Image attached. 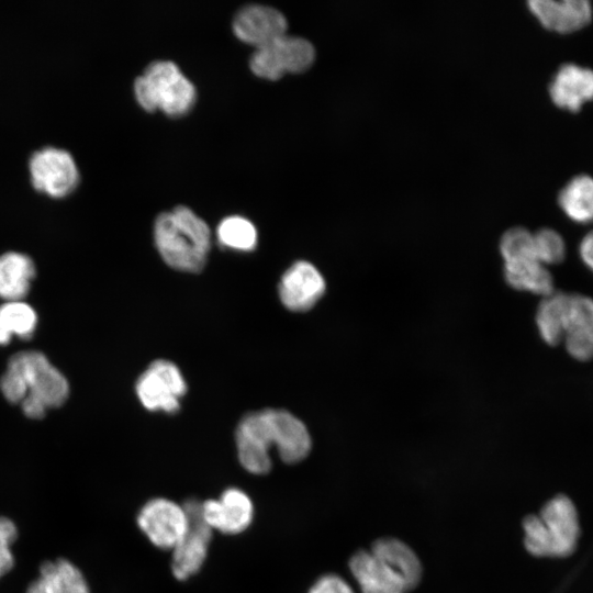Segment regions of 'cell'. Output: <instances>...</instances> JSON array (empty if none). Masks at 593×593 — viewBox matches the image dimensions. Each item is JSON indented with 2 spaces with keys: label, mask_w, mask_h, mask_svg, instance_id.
<instances>
[{
  "label": "cell",
  "mask_w": 593,
  "mask_h": 593,
  "mask_svg": "<svg viewBox=\"0 0 593 593\" xmlns=\"http://www.w3.org/2000/svg\"><path fill=\"white\" fill-rule=\"evenodd\" d=\"M579 256L586 268L593 272V230L586 233L579 244Z\"/></svg>",
  "instance_id": "cell-29"
},
{
  "label": "cell",
  "mask_w": 593,
  "mask_h": 593,
  "mask_svg": "<svg viewBox=\"0 0 593 593\" xmlns=\"http://www.w3.org/2000/svg\"><path fill=\"white\" fill-rule=\"evenodd\" d=\"M136 524L153 546L171 551L187 533L189 516L184 504L156 496L141 506Z\"/></svg>",
  "instance_id": "cell-8"
},
{
  "label": "cell",
  "mask_w": 593,
  "mask_h": 593,
  "mask_svg": "<svg viewBox=\"0 0 593 593\" xmlns=\"http://www.w3.org/2000/svg\"><path fill=\"white\" fill-rule=\"evenodd\" d=\"M26 593H91V590L76 564L58 558L41 564L40 574L30 583Z\"/></svg>",
  "instance_id": "cell-17"
},
{
  "label": "cell",
  "mask_w": 593,
  "mask_h": 593,
  "mask_svg": "<svg viewBox=\"0 0 593 593\" xmlns=\"http://www.w3.org/2000/svg\"><path fill=\"white\" fill-rule=\"evenodd\" d=\"M349 568L362 593H406L403 581L370 550L356 552Z\"/></svg>",
  "instance_id": "cell-16"
},
{
  "label": "cell",
  "mask_w": 593,
  "mask_h": 593,
  "mask_svg": "<svg viewBox=\"0 0 593 593\" xmlns=\"http://www.w3.org/2000/svg\"><path fill=\"white\" fill-rule=\"evenodd\" d=\"M184 506L189 516L187 533L171 550V573L179 581H187L203 567L213 537V530L201 515V501L187 500Z\"/></svg>",
  "instance_id": "cell-10"
},
{
  "label": "cell",
  "mask_w": 593,
  "mask_h": 593,
  "mask_svg": "<svg viewBox=\"0 0 593 593\" xmlns=\"http://www.w3.org/2000/svg\"><path fill=\"white\" fill-rule=\"evenodd\" d=\"M325 280L311 262L296 261L282 275L279 296L290 311L305 312L312 309L325 292Z\"/></svg>",
  "instance_id": "cell-12"
},
{
  "label": "cell",
  "mask_w": 593,
  "mask_h": 593,
  "mask_svg": "<svg viewBox=\"0 0 593 593\" xmlns=\"http://www.w3.org/2000/svg\"><path fill=\"white\" fill-rule=\"evenodd\" d=\"M35 277L33 260L25 254L8 251L0 255V298L22 301Z\"/></svg>",
  "instance_id": "cell-19"
},
{
  "label": "cell",
  "mask_w": 593,
  "mask_h": 593,
  "mask_svg": "<svg viewBox=\"0 0 593 593\" xmlns=\"http://www.w3.org/2000/svg\"><path fill=\"white\" fill-rule=\"evenodd\" d=\"M37 325L35 310L22 301H5L0 305V345H8L13 337L29 339Z\"/></svg>",
  "instance_id": "cell-22"
},
{
  "label": "cell",
  "mask_w": 593,
  "mask_h": 593,
  "mask_svg": "<svg viewBox=\"0 0 593 593\" xmlns=\"http://www.w3.org/2000/svg\"><path fill=\"white\" fill-rule=\"evenodd\" d=\"M235 441L240 466L256 475L271 470V447L286 463L302 461L312 448L306 426L290 412L277 409L246 414L237 425Z\"/></svg>",
  "instance_id": "cell-1"
},
{
  "label": "cell",
  "mask_w": 593,
  "mask_h": 593,
  "mask_svg": "<svg viewBox=\"0 0 593 593\" xmlns=\"http://www.w3.org/2000/svg\"><path fill=\"white\" fill-rule=\"evenodd\" d=\"M29 174L33 188L54 199L69 195L80 179L72 155L55 146H45L31 155Z\"/></svg>",
  "instance_id": "cell-6"
},
{
  "label": "cell",
  "mask_w": 593,
  "mask_h": 593,
  "mask_svg": "<svg viewBox=\"0 0 593 593\" xmlns=\"http://www.w3.org/2000/svg\"><path fill=\"white\" fill-rule=\"evenodd\" d=\"M551 101L560 109L578 112L593 100V70L577 64H563L549 85Z\"/></svg>",
  "instance_id": "cell-14"
},
{
  "label": "cell",
  "mask_w": 593,
  "mask_h": 593,
  "mask_svg": "<svg viewBox=\"0 0 593 593\" xmlns=\"http://www.w3.org/2000/svg\"><path fill=\"white\" fill-rule=\"evenodd\" d=\"M0 390L11 403H20L30 418H42L48 409L58 407L69 395L65 376L48 358L35 350L13 355L0 379Z\"/></svg>",
  "instance_id": "cell-2"
},
{
  "label": "cell",
  "mask_w": 593,
  "mask_h": 593,
  "mask_svg": "<svg viewBox=\"0 0 593 593\" xmlns=\"http://www.w3.org/2000/svg\"><path fill=\"white\" fill-rule=\"evenodd\" d=\"M500 250L504 262L527 258L537 259L534 250V235L521 226L512 227L503 234Z\"/></svg>",
  "instance_id": "cell-25"
},
{
  "label": "cell",
  "mask_w": 593,
  "mask_h": 593,
  "mask_svg": "<svg viewBox=\"0 0 593 593\" xmlns=\"http://www.w3.org/2000/svg\"><path fill=\"white\" fill-rule=\"evenodd\" d=\"M558 204L571 221L579 224L593 223V177H573L559 192Z\"/></svg>",
  "instance_id": "cell-21"
},
{
  "label": "cell",
  "mask_w": 593,
  "mask_h": 593,
  "mask_svg": "<svg viewBox=\"0 0 593 593\" xmlns=\"http://www.w3.org/2000/svg\"><path fill=\"white\" fill-rule=\"evenodd\" d=\"M216 233L219 242L232 249L249 251L257 244L256 227L250 221L239 215L223 219Z\"/></svg>",
  "instance_id": "cell-23"
},
{
  "label": "cell",
  "mask_w": 593,
  "mask_h": 593,
  "mask_svg": "<svg viewBox=\"0 0 593 593\" xmlns=\"http://www.w3.org/2000/svg\"><path fill=\"white\" fill-rule=\"evenodd\" d=\"M138 103L147 111L160 109L179 116L190 111L195 101L193 83L170 60H157L146 67L134 82Z\"/></svg>",
  "instance_id": "cell-5"
},
{
  "label": "cell",
  "mask_w": 593,
  "mask_h": 593,
  "mask_svg": "<svg viewBox=\"0 0 593 593\" xmlns=\"http://www.w3.org/2000/svg\"><path fill=\"white\" fill-rule=\"evenodd\" d=\"M307 593H354L349 584L336 574L318 578Z\"/></svg>",
  "instance_id": "cell-28"
},
{
  "label": "cell",
  "mask_w": 593,
  "mask_h": 593,
  "mask_svg": "<svg viewBox=\"0 0 593 593\" xmlns=\"http://www.w3.org/2000/svg\"><path fill=\"white\" fill-rule=\"evenodd\" d=\"M136 394L148 411L176 413L187 384L178 367L168 360H155L139 376Z\"/></svg>",
  "instance_id": "cell-9"
},
{
  "label": "cell",
  "mask_w": 593,
  "mask_h": 593,
  "mask_svg": "<svg viewBox=\"0 0 593 593\" xmlns=\"http://www.w3.org/2000/svg\"><path fill=\"white\" fill-rule=\"evenodd\" d=\"M201 515L213 532L238 535L253 524L255 505L246 491L230 486L217 497L201 501Z\"/></svg>",
  "instance_id": "cell-11"
},
{
  "label": "cell",
  "mask_w": 593,
  "mask_h": 593,
  "mask_svg": "<svg viewBox=\"0 0 593 593\" xmlns=\"http://www.w3.org/2000/svg\"><path fill=\"white\" fill-rule=\"evenodd\" d=\"M523 528L525 547L537 557H567L580 536L577 508L562 494L548 501L538 515L525 517Z\"/></svg>",
  "instance_id": "cell-4"
},
{
  "label": "cell",
  "mask_w": 593,
  "mask_h": 593,
  "mask_svg": "<svg viewBox=\"0 0 593 593\" xmlns=\"http://www.w3.org/2000/svg\"><path fill=\"white\" fill-rule=\"evenodd\" d=\"M18 538V528L13 521L0 515V579L14 566L12 545Z\"/></svg>",
  "instance_id": "cell-26"
},
{
  "label": "cell",
  "mask_w": 593,
  "mask_h": 593,
  "mask_svg": "<svg viewBox=\"0 0 593 593\" xmlns=\"http://www.w3.org/2000/svg\"><path fill=\"white\" fill-rule=\"evenodd\" d=\"M154 239L165 262L176 270L199 272L206 264L211 247L210 228L204 220L184 205L157 216Z\"/></svg>",
  "instance_id": "cell-3"
},
{
  "label": "cell",
  "mask_w": 593,
  "mask_h": 593,
  "mask_svg": "<svg viewBox=\"0 0 593 593\" xmlns=\"http://www.w3.org/2000/svg\"><path fill=\"white\" fill-rule=\"evenodd\" d=\"M504 278L512 288L542 298L555 291L550 270L535 258L505 261Z\"/></svg>",
  "instance_id": "cell-20"
},
{
  "label": "cell",
  "mask_w": 593,
  "mask_h": 593,
  "mask_svg": "<svg viewBox=\"0 0 593 593\" xmlns=\"http://www.w3.org/2000/svg\"><path fill=\"white\" fill-rule=\"evenodd\" d=\"M535 256L545 266L560 264L567 253L563 237L553 228L544 227L533 233Z\"/></svg>",
  "instance_id": "cell-24"
},
{
  "label": "cell",
  "mask_w": 593,
  "mask_h": 593,
  "mask_svg": "<svg viewBox=\"0 0 593 593\" xmlns=\"http://www.w3.org/2000/svg\"><path fill=\"white\" fill-rule=\"evenodd\" d=\"M528 7L544 27L560 34L581 30L593 14L586 0H532Z\"/></svg>",
  "instance_id": "cell-15"
},
{
  "label": "cell",
  "mask_w": 593,
  "mask_h": 593,
  "mask_svg": "<svg viewBox=\"0 0 593 593\" xmlns=\"http://www.w3.org/2000/svg\"><path fill=\"white\" fill-rule=\"evenodd\" d=\"M568 354L579 361L593 359V333L566 336L562 342Z\"/></svg>",
  "instance_id": "cell-27"
},
{
  "label": "cell",
  "mask_w": 593,
  "mask_h": 593,
  "mask_svg": "<svg viewBox=\"0 0 593 593\" xmlns=\"http://www.w3.org/2000/svg\"><path fill=\"white\" fill-rule=\"evenodd\" d=\"M287 20L280 11L262 4L245 5L233 20L235 35L256 48L287 34Z\"/></svg>",
  "instance_id": "cell-13"
},
{
  "label": "cell",
  "mask_w": 593,
  "mask_h": 593,
  "mask_svg": "<svg viewBox=\"0 0 593 593\" xmlns=\"http://www.w3.org/2000/svg\"><path fill=\"white\" fill-rule=\"evenodd\" d=\"M315 49L300 36L284 34L255 49L249 66L261 78L275 80L286 72H301L314 61Z\"/></svg>",
  "instance_id": "cell-7"
},
{
  "label": "cell",
  "mask_w": 593,
  "mask_h": 593,
  "mask_svg": "<svg viewBox=\"0 0 593 593\" xmlns=\"http://www.w3.org/2000/svg\"><path fill=\"white\" fill-rule=\"evenodd\" d=\"M370 551L398 574L407 591L417 585L422 566L407 545L395 538H380L373 542Z\"/></svg>",
  "instance_id": "cell-18"
}]
</instances>
